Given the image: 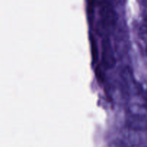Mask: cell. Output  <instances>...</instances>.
<instances>
[{"label": "cell", "mask_w": 147, "mask_h": 147, "mask_svg": "<svg viewBox=\"0 0 147 147\" xmlns=\"http://www.w3.org/2000/svg\"><path fill=\"white\" fill-rule=\"evenodd\" d=\"M141 38L143 39L144 42H145L146 47V52H147V26H144L141 31Z\"/></svg>", "instance_id": "1"}, {"label": "cell", "mask_w": 147, "mask_h": 147, "mask_svg": "<svg viewBox=\"0 0 147 147\" xmlns=\"http://www.w3.org/2000/svg\"><path fill=\"white\" fill-rule=\"evenodd\" d=\"M146 22H147V18H146ZM146 26H147V24H146Z\"/></svg>", "instance_id": "2"}, {"label": "cell", "mask_w": 147, "mask_h": 147, "mask_svg": "<svg viewBox=\"0 0 147 147\" xmlns=\"http://www.w3.org/2000/svg\"><path fill=\"white\" fill-rule=\"evenodd\" d=\"M144 147H147V146H144Z\"/></svg>", "instance_id": "3"}]
</instances>
